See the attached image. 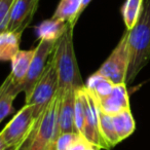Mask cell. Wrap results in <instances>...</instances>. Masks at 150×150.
Masks as SVG:
<instances>
[{
	"mask_svg": "<svg viewBox=\"0 0 150 150\" xmlns=\"http://www.w3.org/2000/svg\"><path fill=\"white\" fill-rule=\"evenodd\" d=\"M73 30L74 28L69 26L66 32L57 41L56 47L52 54L58 73V94L60 96L68 91H77L84 86L75 57Z\"/></svg>",
	"mask_w": 150,
	"mask_h": 150,
	"instance_id": "6da1fadb",
	"label": "cell"
},
{
	"mask_svg": "<svg viewBox=\"0 0 150 150\" xmlns=\"http://www.w3.org/2000/svg\"><path fill=\"white\" fill-rule=\"evenodd\" d=\"M129 63L125 83L134 81L150 59V0H144L143 11L137 24L127 30Z\"/></svg>",
	"mask_w": 150,
	"mask_h": 150,
	"instance_id": "7a4b0ae2",
	"label": "cell"
},
{
	"mask_svg": "<svg viewBox=\"0 0 150 150\" xmlns=\"http://www.w3.org/2000/svg\"><path fill=\"white\" fill-rule=\"evenodd\" d=\"M37 122L34 106L25 104L0 134V150H20L29 141Z\"/></svg>",
	"mask_w": 150,
	"mask_h": 150,
	"instance_id": "3957f363",
	"label": "cell"
},
{
	"mask_svg": "<svg viewBox=\"0 0 150 150\" xmlns=\"http://www.w3.org/2000/svg\"><path fill=\"white\" fill-rule=\"evenodd\" d=\"M61 105V96H57L48 104L40 116L37 125L25 144L27 150H45L52 143H56L59 136V110Z\"/></svg>",
	"mask_w": 150,
	"mask_h": 150,
	"instance_id": "277c9868",
	"label": "cell"
},
{
	"mask_svg": "<svg viewBox=\"0 0 150 150\" xmlns=\"http://www.w3.org/2000/svg\"><path fill=\"white\" fill-rule=\"evenodd\" d=\"M59 91V79L58 73L54 66L52 59L48 61L46 68L43 74L36 82L33 91L29 97L26 98L25 104L33 105L34 106V115L37 120H39L40 116L46 107L48 106L52 99L57 96Z\"/></svg>",
	"mask_w": 150,
	"mask_h": 150,
	"instance_id": "5b68a950",
	"label": "cell"
},
{
	"mask_svg": "<svg viewBox=\"0 0 150 150\" xmlns=\"http://www.w3.org/2000/svg\"><path fill=\"white\" fill-rule=\"evenodd\" d=\"M129 54L127 43V30L120 38L116 47L106 59L97 73L104 76L114 84L125 83L127 69H129Z\"/></svg>",
	"mask_w": 150,
	"mask_h": 150,
	"instance_id": "8992f818",
	"label": "cell"
},
{
	"mask_svg": "<svg viewBox=\"0 0 150 150\" xmlns=\"http://www.w3.org/2000/svg\"><path fill=\"white\" fill-rule=\"evenodd\" d=\"M84 106V114H86V123H84L83 137L93 145H96L104 149H110L103 137L100 129L99 122V106L95 97L91 94L86 88V86L80 90Z\"/></svg>",
	"mask_w": 150,
	"mask_h": 150,
	"instance_id": "52a82bcc",
	"label": "cell"
},
{
	"mask_svg": "<svg viewBox=\"0 0 150 150\" xmlns=\"http://www.w3.org/2000/svg\"><path fill=\"white\" fill-rule=\"evenodd\" d=\"M57 41L54 40H39V43L34 50V57L32 59L31 65H30L29 72H28L26 80L23 84V90L25 92L26 98L30 96L33 91L36 82L39 80L41 75L43 74L48 63V58L52 54L56 47Z\"/></svg>",
	"mask_w": 150,
	"mask_h": 150,
	"instance_id": "ba28073f",
	"label": "cell"
},
{
	"mask_svg": "<svg viewBox=\"0 0 150 150\" xmlns=\"http://www.w3.org/2000/svg\"><path fill=\"white\" fill-rule=\"evenodd\" d=\"M38 4L39 0H17L11 13L6 31L23 34L31 24Z\"/></svg>",
	"mask_w": 150,
	"mask_h": 150,
	"instance_id": "9c48e42d",
	"label": "cell"
},
{
	"mask_svg": "<svg viewBox=\"0 0 150 150\" xmlns=\"http://www.w3.org/2000/svg\"><path fill=\"white\" fill-rule=\"evenodd\" d=\"M76 92L72 90L61 96V105L59 110V134L79 133L75 121V105H76ZM59 136V137H60Z\"/></svg>",
	"mask_w": 150,
	"mask_h": 150,
	"instance_id": "30bf717a",
	"label": "cell"
},
{
	"mask_svg": "<svg viewBox=\"0 0 150 150\" xmlns=\"http://www.w3.org/2000/svg\"><path fill=\"white\" fill-rule=\"evenodd\" d=\"M97 102H98L99 107L104 112H106L109 115H112V116L127 110V109H129V100L127 91V83L115 84L112 92L108 96L99 99L97 100Z\"/></svg>",
	"mask_w": 150,
	"mask_h": 150,
	"instance_id": "8fae6325",
	"label": "cell"
},
{
	"mask_svg": "<svg viewBox=\"0 0 150 150\" xmlns=\"http://www.w3.org/2000/svg\"><path fill=\"white\" fill-rule=\"evenodd\" d=\"M35 50H20L11 60V72L9 73L13 82L23 90V84L26 80L30 65L34 57ZM24 92V90H23Z\"/></svg>",
	"mask_w": 150,
	"mask_h": 150,
	"instance_id": "7c38bea8",
	"label": "cell"
},
{
	"mask_svg": "<svg viewBox=\"0 0 150 150\" xmlns=\"http://www.w3.org/2000/svg\"><path fill=\"white\" fill-rule=\"evenodd\" d=\"M22 92L23 90L13 83L11 76L8 75L0 88V120L1 121L13 112V100Z\"/></svg>",
	"mask_w": 150,
	"mask_h": 150,
	"instance_id": "4fadbf2b",
	"label": "cell"
},
{
	"mask_svg": "<svg viewBox=\"0 0 150 150\" xmlns=\"http://www.w3.org/2000/svg\"><path fill=\"white\" fill-rule=\"evenodd\" d=\"M70 24L67 22L61 21V20L50 19L41 22L38 26H36L35 32L37 38L39 40H54L58 41L61 36L66 32Z\"/></svg>",
	"mask_w": 150,
	"mask_h": 150,
	"instance_id": "5bb4252c",
	"label": "cell"
},
{
	"mask_svg": "<svg viewBox=\"0 0 150 150\" xmlns=\"http://www.w3.org/2000/svg\"><path fill=\"white\" fill-rule=\"evenodd\" d=\"M80 5L81 0H60L52 18L67 22L71 27L74 28L77 23V15Z\"/></svg>",
	"mask_w": 150,
	"mask_h": 150,
	"instance_id": "9a60e30c",
	"label": "cell"
},
{
	"mask_svg": "<svg viewBox=\"0 0 150 150\" xmlns=\"http://www.w3.org/2000/svg\"><path fill=\"white\" fill-rule=\"evenodd\" d=\"M21 33L4 31L0 33V59L2 61H11L20 52Z\"/></svg>",
	"mask_w": 150,
	"mask_h": 150,
	"instance_id": "2e32d148",
	"label": "cell"
},
{
	"mask_svg": "<svg viewBox=\"0 0 150 150\" xmlns=\"http://www.w3.org/2000/svg\"><path fill=\"white\" fill-rule=\"evenodd\" d=\"M115 84L112 83L110 80L105 78L104 76L100 75L99 73L95 72L92 76L88 79V82L86 84V88L88 91L97 99H102L108 96L112 92Z\"/></svg>",
	"mask_w": 150,
	"mask_h": 150,
	"instance_id": "e0dca14e",
	"label": "cell"
},
{
	"mask_svg": "<svg viewBox=\"0 0 150 150\" xmlns=\"http://www.w3.org/2000/svg\"><path fill=\"white\" fill-rule=\"evenodd\" d=\"M113 122L115 125V129L118 135L120 141L125 140L135 131V120H134L133 114L131 112V109L122 111L120 113L113 115Z\"/></svg>",
	"mask_w": 150,
	"mask_h": 150,
	"instance_id": "ac0fdd59",
	"label": "cell"
},
{
	"mask_svg": "<svg viewBox=\"0 0 150 150\" xmlns=\"http://www.w3.org/2000/svg\"><path fill=\"white\" fill-rule=\"evenodd\" d=\"M99 122H100L101 133H102L105 141L110 146V148L117 145V144L120 142V140H119L118 135H117V133H116V129H115V125H114V122H113L112 115L107 114V113L104 112L100 107H99Z\"/></svg>",
	"mask_w": 150,
	"mask_h": 150,
	"instance_id": "d6986e66",
	"label": "cell"
},
{
	"mask_svg": "<svg viewBox=\"0 0 150 150\" xmlns=\"http://www.w3.org/2000/svg\"><path fill=\"white\" fill-rule=\"evenodd\" d=\"M143 6L144 0H125L121 8V15L127 30H131L137 24Z\"/></svg>",
	"mask_w": 150,
	"mask_h": 150,
	"instance_id": "ffe728a7",
	"label": "cell"
},
{
	"mask_svg": "<svg viewBox=\"0 0 150 150\" xmlns=\"http://www.w3.org/2000/svg\"><path fill=\"white\" fill-rule=\"evenodd\" d=\"M17 0H0V32L6 31L11 13Z\"/></svg>",
	"mask_w": 150,
	"mask_h": 150,
	"instance_id": "44dd1931",
	"label": "cell"
},
{
	"mask_svg": "<svg viewBox=\"0 0 150 150\" xmlns=\"http://www.w3.org/2000/svg\"><path fill=\"white\" fill-rule=\"evenodd\" d=\"M81 134L79 133H66L62 134L56 141V146L58 150H69L76 140L79 138Z\"/></svg>",
	"mask_w": 150,
	"mask_h": 150,
	"instance_id": "7402d4cb",
	"label": "cell"
},
{
	"mask_svg": "<svg viewBox=\"0 0 150 150\" xmlns=\"http://www.w3.org/2000/svg\"><path fill=\"white\" fill-rule=\"evenodd\" d=\"M93 146L94 145H93L92 143H90L83 136L80 135L79 138H78V139L72 144V146L69 148V150H90Z\"/></svg>",
	"mask_w": 150,
	"mask_h": 150,
	"instance_id": "603a6c76",
	"label": "cell"
},
{
	"mask_svg": "<svg viewBox=\"0 0 150 150\" xmlns=\"http://www.w3.org/2000/svg\"><path fill=\"white\" fill-rule=\"evenodd\" d=\"M92 2V0H81V5H80V8H79V11H78V15H77V21L79 19V17L81 16V13L84 11V9L88 7V5Z\"/></svg>",
	"mask_w": 150,
	"mask_h": 150,
	"instance_id": "cb8c5ba5",
	"label": "cell"
},
{
	"mask_svg": "<svg viewBox=\"0 0 150 150\" xmlns=\"http://www.w3.org/2000/svg\"><path fill=\"white\" fill-rule=\"evenodd\" d=\"M45 150H58L57 149V146H56V143H52Z\"/></svg>",
	"mask_w": 150,
	"mask_h": 150,
	"instance_id": "d4e9b609",
	"label": "cell"
},
{
	"mask_svg": "<svg viewBox=\"0 0 150 150\" xmlns=\"http://www.w3.org/2000/svg\"><path fill=\"white\" fill-rule=\"evenodd\" d=\"M100 149H101V148H100V147H98V146L94 145V146H93V147H92V148H91V149H90V150H100Z\"/></svg>",
	"mask_w": 150,
	"mask_h": 150,
	"instance_id": "484cf974",
	"label": "cell"
},
{
	"mask_svg": "<svg viewBox=\"0 0 150 150\" xmlns=\"http://www.w3.org/2000/svg\"><path fill=\"white\" fill-rule=\"evenodd\" d=\"M20 150H27V149H26V146L24 145L23 147H22V148H21V149H20Z\"/></svg>",
	"mask_w": 150,
	"mask_h": 150,
	"instance_id": "4316f807",
	"label": "cell"
}]
</instances>
